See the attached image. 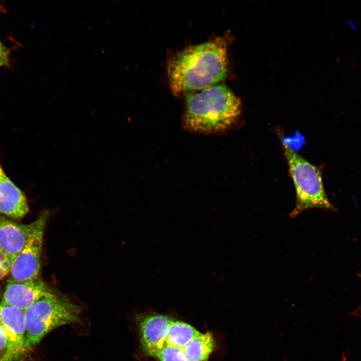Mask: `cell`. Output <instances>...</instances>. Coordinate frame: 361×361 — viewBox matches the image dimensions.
I'll return each mask as SVG.
<instances>
[{
    "mask_svg": "<svg viewBox=\"0 0 361 361\" xmlns=\"http://www.w3.org/2000/svg\"><path fill=\"white\" fill-rule=\"evenodd\" d=\"M356 314L361 316V305L359 308L356 311Z\"/></svg>",
    "mask_w": 361,
    "mask_h": 361,
    "instance_id": "17",
    "label": "cell"
},
{
    "mask_svg": "<svg viewBox=\"0 0 361 361\" xmlns=\"http://www.w3.org/2000/svg\"><path fill=\"white\" fill-rule=\"evenodd\" d=\"M185 104L183 125L198 133L224 131L236 123L241 113L239 99L224 84L187 93Z\"/></svg>",
    "mask_w": 361,
    "mask_h": 361,
    "instance_id": "2",
    "label": "cell"
},
{
    "mask_svg": "<svg viewBox=\"0 0 361 361\" xmlns=\"http://www.w3.org/2000/svg\"><path fill=\"white\" fill-rule=\"evenodd\" d=\"M1 323L8 337L12 360L18 361L26 352L24 311L1 303Z\"/></svg>",
    "mask_w": 361,
    "mask_h": 361,
    "instance_id": "9",
    "label": "cell"
},
{
    "mask_svg": "<svg viewBox=\"0 0 361 361\" xmlns=\"http://www.w3.org/2000/svg\"><path fill=\"white\" fill-rule=\"evenodd\" d=\"M81 311L80 306L53 291L33 303L24 311L26 351L55 328L80 322Z\"/></svg>",
    "mask_w": 361,
    "mask_h": 361,
    "instance_id": "3",
    "label": "cell"
},
{
    "mask_svg": "<svg viewBox=\"0 0 361 361\" xmlns=\"http://www.w3.org/2000/svg\"><path fill=\"white\" fill-rule=\"evenodd\" d=\"M282 146L296 191V204L290 216L294 218L315 208L333 210L325 193L319 170L285 141Z\"/></svg>",
    "mask_w": 361,
    "mask_h": 361,
    "instance_id": "4",
    "label": "cell"
},
{
    "mask_svg": "<svg viewBox=\"0 0 361 361\" xmlns=\"http://www.w3.org/2000/svg\"><path fill=\"white\" fill-rule=\"evenodd\" d=\"M49 217L44 211L29 224H18L0 214V250L12 261L23 250L34 232L46 225Z\"/></svg>",
    "mask_w": 361,
    "mask_h": 361,
    "instance_id": "5",
    "label": "cell"
},
{
    "mask_svg": "<svg viewBox=\"0 0 361 361\" xmlns=\"http://www.w3.org/2000/svg\"><path fill=\"white\" fill-rule=\"evenodd\" d=\"M45 227L41 226L34 232L13 260L8 282L25 281L38 278Z\"/></svg>",
    "mask_w": 361,
    "mask_h": 361,
    "instance_id": "6",
    "label": "cell"
},
{
    "mask_svg": "<svg viewBox=\"0 0 361 361\" xmlns=\"http://www.w3.org/2000/svg\"><path fill=\"white\" fill-rule=\"evenodd\" d=\"M172 320L162 315L140 316L138 320L140 342L143 352L155 356L163 348Z\"/></svg>",
    "mask_w": 361,
    "mask_h": 361,
    "instance_id": "8",
    "label": "cell"
},
{
    "mask_svg": "<svg viewBox=\"0 0 361 361\" xmlns=\"http://www.w3.org/2000/svg\"><path fill=\"white\" fill-rule=\"evenodd\" d=\"M0 361H12L7 333L0 322Z\"/></svg>",
    "mask_w": 361,
    "mask_h": 361,
    "instance_id": "14",
    "label": "cell"
},
{
    "mask_svg": "<svg viewBox=\"0 0 361 361\" xmlns=\"http://www.w3.org/2000/svg\"><path fill=\"white\" fill-rule=\"evenodd\" d=\"M12 260L0 250V280L9 274Z\"/></svg>",
    "mask_w": 361,
    "mask_h": 361,
    "instance_id": "15",
    "label": "cell"
},
{
    "mask_svg": "<svg viewBox=\"0 0 361 361\" xmlns=\"http://www.w3.org/2000/svg\"><path fill=\"white\" fill-rule=\"evenodd\" d=\"M227 73V45L222 38L185 49L168 66L170 88L175 95L215 85Z\"/></svg>",
    "mask_w": 361,
    "mask_h": 361,
    "instance_id": "1",
    "label": "cell"
},
{
    "mask_svg": "<svg viewBox=\"0 0 361 361\" xmlns=\"http://www.w3.org/2000/svg\"><path fill=\"white\" fill-rule=\"evenodd\" d=\"M1 312H2V308H1V305L0 304V322H1Z\"/></svg>",
    "mask_w": 361,
    "mask_h": 361,
    "instance_id": "18",
    "label": "cell"
},
{
    "mask_svg": "<svg viewBox=\"0 0 361 361\" xmlns=\"http://www.w3.org/2000/svg\"><path fill=\"white\" fill-rule=\"evenodd\" d=\"M29 210L25 194L12 182L0 165V213L11 218L19 219Z\"/></svg>",
    "mask_w": 361,
    "mask_h": 361,
    "instance_id": "10",
    "label": "cell"
},
{
    "mask_svg": "<svg viewBox=\"0 0 361 361\" xmlns=\"http://www.w3.org/2000/svg\"><path fill=\"white\" fill-rule=\"evenodd\" d=\"M9 62V51L0 42V67L7 66Z\"/></svg>",
    "mask_w": 361,
    "mask_h": 361,
    "instance_id": "16",
    "label": "cell"
},
{
    "mask_svg": "<svg viewBox=\"0 0 361 361\" xmlns=\"http://www.w3.org/2000/svg\"><path fill=\"white\" fill-rule=\"evenodd\" d=\"M52 292L39 278L25 281L8 282L1 303L24 311L33 303Z\"/></svg>",
    "mask_w": 361,
    "mask_h": 361,
    "instance_id": "7",
    "label": "cell"
},
{
    "mask_svg": "<svg viewBox=\"0 0 361 361\" xmlns=\"http://www.w3.org/2000/svg\"><path fill=\"white\" fill-rule=\"evenodd\" d=\"M201 334L185 322L172 320L166 335L164 345L183 348L191 340Z\"/></svg>",
    "mask_w": 361,
    "mask_h": 361,
    "instance_id": "12",
    "label": "cell"
},
{
    "mask_svg": "<svg viewBox=\"0 0 361 361\" xmlns=\"http://www.w3.org/2000/svg\"><path fill=\"white\" fill-rule=\"evenodd\" d=\"M155 356L160 361H189L182 348L170 345H164Z\"/></svg>",
    "mask_w": 361,
    "mask_h": 361,
    "instance_id": "13",
    "label": "cell"
},
{
    "mask_svg": "<svg viewBox=\"0 0 361 361\" xmlns=\"http://www.w3.org/2000/svg\"><path fill=\"white\" fill-rule=\"evenodd\" d=\"M215 346L213 334L207 332L191 340L183 350L189 361H208Z\"/></svg>",
    "mask_w": 361,
    "mask_h": 361,
    "instance_id": "11",
    "label": "cell"
}]
</instances>
